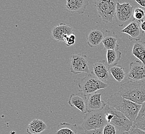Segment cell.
<instances>
[{
    "label": "cell",
    "mask_w": 145,
    "mask_h": 134,
    "mask_svg": "<svg viewBox=\"0 0 145 134\" xmlns=\"http://www.w3.org/2000/svg\"><path fill=\"white\" fill-rule=\"evenodd\" d=\"M107 104L121 112L133 123L137 120L142 108L141 105L123 98L118 92L112 95L107 101Z\"/></svg>",
    "instance_id": "cell-1"
},
{
    "label": "cell",
    "mask_w": 145,
    "mask_h": 134,
    "mask_svg": "<svg viewBox=\"0 0 145 134\" xmlns=\"http://www.w3.org/2000/svg\"><path fill=\"white\" fill-rule=\"evenodd\" d=\"M118 93L123 98L142 105L145 102V82L131 80L120 85Z\"/></svg>",
    "instance_id": "cell-2"
},
{
    "label": "cell",
    "mask_w": 145,
    "mask_h": 134,
    "mask_svg": "<svg viewBox=\"0 0 145 134\" xmlns=\"http://www.w3.org/2000/svg\"><path fill=\"white\" fill-rule=\"evenodd\" d=\"M108 124L114 126L117 131H129L133 127V123L125 115L108 104L103 109Z\"/></svg>",
    "instance_id": "cell-3"
},
{
    "label": "cell",
    "mask_w": 145,
    "mask_h": 134,
    "mask_svg": "<svg viewBox=\"0 0 145 134\" xmlns=\"http://www.w3.org/2000/svg\"><path fill=\"white\" fill-rule=\"evenodd\" d=\"M78 86L80 92L86 95H89L99 90L106 88L108 85L101 81L91 72L79 81Z\"/></svg>",
    "instance_id": "cell-4"
},
{
    "label": "cell",
    "mask_w": 145,
    "mask_h": 134,
    "mask_svg": "<svg viewBox=\"0 0 145 134\" xmlns=\"http://www.w3.org/2000/svg\"><path fill=\"white\" fill-rule=\"evenodd\" d=\"M117 2L114 0H98L96 2L95 8L99 17L104 22L108 23L113 21L115 17Z\"/></svg>",
    "instance_id": "cell-5"
},
{
    "label": "cell",
    "mask_w": 145,
    "mask_h": 134,
    "mask_svg": "<svg viewBox=\"0 0 145 134\" xmlns=\"http://www.w3.org/2000/svg\"><path fill=\"white\" fill-rule=\"evenodd\" d=\"M108 124L103 110L89 112L86 114L81 126L85 131L104 128Z\"/></svg>",
    "instance_id": "cell-6"
},
{
    "label": "cell",
    "mask_w": 145,
    "mask_h": 134,
    "mask_svg": "<svg viewBox=\"0 0 145 134\" xmlns=\"http://www.w3.org/2000/svg\"><path fill=\"white\" fill-rule=\"evenodd\" d=\"M134 8L130 3L120 4L117 2L115 14V19L117 24L120 27H123L134 20Z\"/></svg>",
    "instance_id": "cell-7"
},
{
    "label": "cell",
    "mask_w": 145,
    "mask_h": 134,
    "mask_svg": "<svg viewBox=\"0 0 145 134\" xmlns=\"http://www.w3.org/2000/svg\"><path fill=\"white\" fill-rule=\"evenodd\" d=\"M88 57L86 55L76 54L72 56L71 61L70 70L74 74H79L82 73L89 74V70Z\"/></svg>",
    "instance_id": "cell-8"
},
{
    "label": "cell",
    "mask_w": 145,
    "mask_h": 134,
    "mask_svg": "<svg viewBox=\"0 0 145 134\" xmlns=\"http://www.w3.org/2000/svg\"><path fill=\"white\" fill-rule=\"evenodd\" d=\"M101 93H94L87 95V112L103 110L107 104L101 99Z\"/></svg>",
    "instance_id": "cell-9"
},
{
    "label": "cell",
    "mask_w": 145,
    "mask_h": 134,
    "mask_svg": "<svg viewBox=\"0 0 145 134\" xmlns=\"http://www.w3.org/2000/svg\"><path fill=\"white\" fill-rule=\"evenodd\" d=\"M74 29L72 26L63 23L54 26L52 31V38L57 41L64 42L65 37L72 34Z\"/></svg>",
    "instance_id": "cell-10"
},
{
    "label": "cell",
    "mask_w": 145,
    "mask_h": 134,
    "mask_svg": "<svg viewBox=\"0 0 145 134\" xmlns=\"http://www.w3.org/2000/svg\"><path fill=\"white\" fill-rule=\"evenodd\" d=\"M128 77L134 81H142L145 78V66L140 60H135L130 64Z\"/></svg>",
    "instance_id": "cell-11"
},
{
    "label": "cell",
    "mask_w": 145,
    "mask_h": 134,
    "mask_svg": "<svg viewBox=\"0 0 145 134\" xmlns=\"http://www.w3.org/2000/svg\"><path fill=\"white\" fill-rule=\"evenodd\" d=\"M120 32L126 34L129 36L130 40L137 41L140 40L144 32L141 30L139 21L134 20L130 23L126 28L120 31Z\"/></svg>",
    "instance_id": "cell-12"
},
{
    "label": "cell",
    "mask_w": 145,
    "mask_h": 134,
    "mask_svg": "<svg viewBox=\"0 0 145 134\" xmlns=\"http://www.w3.org/2000/svg\"><path fill=\"white\" fill-rule=\"evenodd\" d=\"M91 72L104 83L108 81L110 78L109 67L106 66L105 60L99 61L94 64Z\"/></svg>",
    "instance_id": "cell-13"
},
{
    "label": "cell",
    "mask_w": 145,
    "mask_h": 134,
    "mask_svg": "<svg viewBox=\"0 0 145 134\" xmlns=\"http://www.w3.org/2000/svg\"><path fill=\"white\" fill-rule=\"evenodd\" d=\"M68 103L71 107H75L80 112L87 114V95L82 93L72 94L70 95Z\"/></svg>",
    "instance_id": "cell-14"
},
{
    "label": "cell",
    "mask_w": 145,
    "mask_h": 134,
    "mask_svg": "<svg viewBox=\"0 0 145 134\" xmlns=\"http://www.w3.org/2000/svg\"><path fill=\"white\" fill-rule=\"evenodd\" d=\"M89 0H67L65 9L71 13L82 14L89 5Z\"/></svg>",
    "instance_id": "cell-15"
},
{
    "label": "cell",
    "mask_w": 145,
    "mask_h": 134,
    "mask_svg": "<svg viewBox=\"0 0 145 134\" xmlns=\"http://www.w3.org/2000/svg\"><path fill=\"white\" fill-rule=\"evenodd\" d=\"M105 34L98 30H93L90 32L87 38L88 44L91 48L97 47L103 42Z\"/></svg>",
    "instance_id": "cell-16"
},
{
    "label": "cell",
    "mask_w": 145,
    "mask_h": 134,
    "mask_svg": "<svg viewBox=\"0 0 145 134\" xmlns=\"http://www.w3.org/2000/svg\"><path fill=\"white\" fill-rule=\"evenodd\" d=\"M48 129L46 124L39 119H34L28 124L26 132L28 134H40Z\"/></svg>",
    "instance_id": "cell-17"
},
{
    "label": "cell",
    "mask_w": 145,
    "mask_h": 134,
    "mask_svg": "<svg viewBox=\"0 0 145 134\" xmlns=\"http://www.w3.org/2000/svg\"><path fill=\"white\" fill-rule=\"evenodd\" d=\"M132 53L145 66V41L141 40L135 41L133 45Z\"/></svg>",
    "instance_id": "cell-18"
},
{
    "label": "cell",
    "mask_w": 145,
    "mask_h": 134,
    "mask_svg": "<svg viewBox=\"0 0 145 134\" xmlns=\"http://www.w3.org/2000/svg\"><path fill=\"white\" fill-rule=\"evenodd\" d=\"M118 37L115 33H109L105 35L103 41L105 49L109 50H119L120 45L117 43Z\"/></svg>",
    "instance_id": "cell-19"
},
{
    "label": "cell",
    "mask_w": 145,
    "mask_h": 134,
    "mask_svg": "<svg viewBox=\"0 0 145 134\" xmlns=\"http://www.w3.org/2000/svg\"><path fill=\"white\" fill-rule=\"evenodd\" d=\"M121 53L119 50H109L106 51V59L109 67L116 66L121 59Z\"/></svg>",
    "instance_id": "cell-20"
},
{
    "label": "cell",
    "mask_w": 145,
    "mask_h": 134,
    "mask_svg": "<svg viewBox=\"0 0 145 134\" xmlns=\"http://www.w3.org/2000/svg\"><path fill=\"white\" fill-rule=\"evenodd\" d=\"M58 127L59 129L56 134H78L77 133V125L70 123H60Z\"/></svg>",
    "instance_id": "cell-21"
},
{
    "label": "cell",
    "mask_w": 145,
    "mask_h": 134,
    "mask_svg": "<svg viewBox=\"0 0 145 134\" xmlns=\"http://www.w3.org/2000/svg\"><path fill=\"white\" fill-rule=\"evenodd\" d=\"M110 72L116 81L120 83L123 81L125 77V71L121 66H114L109 67Z\"/></svg>",
    "instance_id": "cell-22"
},
{
    "label": "cell",
    "mask_w": 145,
    "mask_h": 134,
    "mask_svg": "<svg viewBox=\"0 0 145 134\" xmlns=\"http://www.w3.org/2000/svg\"><path fill=\"white\" fill-rule=\"evenodd\" d=\"M134 20L138 21H141L145 20V11L140 7H136L134 9L133 12Z\"/></svg>",
    "instance_id": "cell-23"
},
{
    "label": "cell",
    "mask_w": 145,
    "mask_h": 134,
    "mask_svg": "<svg viewBox=\"0 0 145 134\" xmlns=\"http://www.w3.org/2000/svg\"><path fill=\"white\" fill-rule=\"evenodd\" d=\"M117 129L114 126L108 124L103 128V134H116Z\"/></svg>",
    "instance_id": "cell-24"
},
{
    "label": "cell",
    "mask_w": 145,
    "mask_h": 134,
    "mask_svg": "<svg viewBox=\"0 0 145 134\" xmlns=\"http://www.w3.org/2000/svg\"><path fill=\"white\" fill-rule=\"evenodd\" d=\"M76 39V38L75 35L74 34H72L65 37L64 42L65 43L67 47H71L75 43Z\"/></svg>",
    "instance_id": "cell-25"
},
{
    "label": "cell",
    "mask_w": 145,
    "mask_h": 134,
    "mask_svg": "<svg viewBox=\"0 0 145 134\" xmlns=\"http://www.w3.org/2000/svg\"><path fill=\"white\" fill-rule=\"evenodd\" d=\"M133 127L145 131V119L137 122H135L133 123Z\"/></svg>",
    "instance_id": "cell-26"
},
{
    "label": "cell",
    "mask_w": 145,
    "mask_h": 134,
    "mask_svg": "<svg viewBox=\"0 0 145 134\" xmlns=\"http://www.w3.org/2000/svg\"><path fill=\"white\" fill-rule=\"evenodd\" d=\"M145 119V102L142 105V108L140 110L139 115L137 118V120L135 122H137L139 121Z\"/></svg>",
    "instance_id": "cell-27"
},
{
    "label": "cell",
    "mask_w": 145,
    "mask_h": 134,
    "mask_svg": "<svg viewBox=\"0 0 145 134\" xmlns=\"http://www.w3.org/2000/svg\"><path fill=\"white\" fill-rule=\"evenodd\" d=\"M128 132L129 134H145L144 131L133 127H132Z\"/></svg>",
    "instance_id": "cell-28"
},
{
    "label": "cell",
    "mask_w": 145,
    "mask_h": 134,
    "mask_svg": "<svg viewBox=\"0 0 145 134\" xmlns=\"http://www.w3.org/2000/svg\"><path fill=\"white\" fill-rule=\"evenodd\" d=\"M103 128L102 129L92 130V131H85L84 134H103Z\"/></svg>",
    "instance_id": "cell-29"
},
{
    "label": "cell",
    "mask_w": 145,
    "mask_h": 134,
    "mask_svg": "<svg viewBox=\"0 0 145 134\" xmlns=\"http://www.w3.org/2000/svg\"><path fill=\"white\" fill-rule=\"evenodd\" d=\"M140 24V26L141 30H142L144 33L145 32V20H143L141 21H139Z\"/></svg>",
    "instance_id": "cell-30"
},
{
    "label": "cell",
    "mask_w": 145,
    "mask_h": 134,
    "mask_svg": "<svg viewBox=\"0 0 145 134\" xmlns=\"http://www.w3.org/2000/svg\"><path fill=\"white\" fill-rule=\"evenodd\" d=\"M135 2L138 3L141 7L145 8V0H140V1L136 0Z\"/></svg>",
    "instance_id": "cell-31"
},
{
    "label": "cell",
    "mask_w": 145,
    "mask_h": 134,
    "mask_svg": "<svg viewBox=\"0 0 145 134\" xmlns=\"http://www.w3.org/2000/svg\"><path fill=\"white\" fill-rule=\"evenodd\" d=\"M116 134H129V133L128 131H117Z\"/></svg>",
    "instance_id": "cell-32"
},
{
    "label": "cell",
    "mask_w": 145,
    "mask_h": 134,
    "mask_svg": "<svg viewBox=\"0 0 145 134\" xmlns=\"http://www.w3.org/2000/svg\"><path fill=\"white\" fill-rule=\"evenodd\" d=\"M10 134H17V132L15 131H12L10 132Z\"/></svg>",
    "instance_id": "cell-33"
}]
</instances>
